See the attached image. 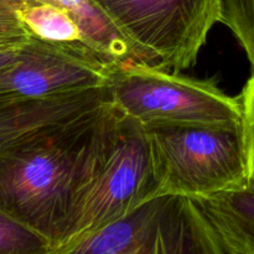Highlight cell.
I'll use <instances>...</instances> for the list:
<instances>
[{"instance_id": "1", "label": "cell", "mask_w": 254, "mask_h": 254, "mask_svg": "<svg viewBox=\"0 0 254 254\" xmlns=\"http://www.w3.org/2000/svg\"><path fill=\"white\" fill-rule=\"evenodd\" d=\"M124 114L112 103L39 127L0 150V211L55 254L74 205L113 150Z\"/></svg>"}, {"instance_id": "2", "label": "cell", "mask_w": 254, "mask_h": 254, "mask_svg": "<svg viewBox=\"0 0 254 254\" xmlns=\"http://www.w3.org/2000/svg\"><path fill=\"white\" fill-rule=\"evenodd\" d=\"M144 127L161 193L205 197L248 183L245 122Z\"/></svg>"}, {"instance_id": "3", "label": "cell", "mask_w": 254, "mask_h": 254, "mask_svg": "<svg viewBox=\"0 0 254 254\" xmlns=\"http://www.w3.org/2000/svg\"><path fill=\"white\" fill-rule=\"evenodd\" d=\"M108 89L112 103L143 126L243 123L241 97L227 96L210 79L148 64L116 66Z\"/></svg>"}, {"instance_id": "4", "label": "cell", "mask_w": 254, "mask_h": 254, "mask_svg": "<svg viewBox=\"0 0 254 254\" xmlns=\"http://www.w3.org/2000/svg\"><path fill=\"white\" fill-rule=\"evenodd\" d=\"M161 193L145 127L124 116L113 150L74 205L55 254Z\"/></svg>"}, {"instance_id": "5", "label": "cell", "mask_w": 254, "mask_h": 254, "mask_svg": "<svg viewBox=\"0 0 254 254\" xmlns=\"http://www.w3.org/2000/svg\"><path fill=\"white\" fill-rule=\"evenodd\" d=\"M61 254H221L192 198L164 192Z\"/></svg>"}, {"instance_id": "6", "label": "cell", "mask_w": 254, "mask_h": 254, "mask_svg": "<svg viewBox=\"0 0 254 254\" xmlns=\"http://www.w3.org/2000/svg\"><path fill=\"white\" fill-rule=\"evenodd\" d=\"M150 66H192L216 22L218 0H93Z\"/></svg>"}, {"instance_id": "7", "label": "cell", "mask_w": 254, "mask_h": 254, "mask_svg": "<svg viewBox=\"0 0 254 254\" xmlns=\"http://www.w3.org/2000/svg\"><path fill=\"white\" fill-rule=\"evenodd\" d=\"M116 66L91 50L30 36L0 69V97L44 99L101 88Z\"/></svg>"}, {"instance_id": "8", "label": "cell", "mask_w": 254, "mask_h": 254, "mask_svg": "<svg viewBox=\"0 0 254 254\" xmlns=\"http://www.w3.org/2000/svg\"><path fill=\"white\" fill-rule=\"evenodd\" d=\"M191 198L221 254H254V183Z\"/></svg>"}, {"instance_id": "9", "label": "cell", "mask_w": 254, "mask_h": 254, "mask_svg": "<svg viewBox=\"0 0 254 254\" xmlns=\"http://www.w3.org/2000/svg\"><path fill=\"white\" fill-rule=\"evenodd\" d=\"M108 101V86L44 99L0 97V150L39 127Z\"/></svg>"}, {"instance_id": "10", "label": "cell", "mask_w": 254, "mask_h": 254, "mask_svg": "<svg viewBox=\"0 0 254 254\" xmlns=\"http://www.w3.org/2000/svg\"><path fill=\"white\" fill-rule=\"evenodd\" d=\"M68 12L78 24L87 45L112 64H148L140 51L117 29L93 0H39Z\"/></svg>"}, {"instance_id": "11", "label": "cell", "mask_w": 254, "mask_h": 254, "mask_svg": "<svg viewBox=\"0 0 254 254\" xmlns=\"http://www.w3.org/2000/svg\"><path fill=\"white\" fill-rule=\"evenodd\" d=\"M15 6L30 36L91 50L76 20L64 10L39 0H15Z\"/></svg>"}, {"instance_id": "12", "label": "cell", "mask_w": 254, "mask_h": 254, "mask_svg": "<svg viewBox=\"0 0 254 254\" xmlns=\"http://www.w3.org/2000/svg\"><path fill=\"white\" fill-rule=\"evenodd\" d=\"M0 254H52L49 241L0 211Z\"/></svg>"}, {"instance_id": "13", "label": "cell", "mask_w": 254, "mask_h": 254, "mask_svg": "<svg viewBox=\"0 0 254 254\" xmlns=\"http://www.w3.org/2000/svg\"><path fill=\"white\" fill-rule=\"evenodd\" d=\"M218 5L220 22L240 41L254 76V0H218Z\"/></svg>"}, {"instance_id": "14", "label": "cell", "mask_w": 254, "mask_h": 254, "mask_svg": "<svg viewBox=\"0 0 254 254\" xmlns=\"http://www.w3.org/2000/svg\"><path fill=\"white\" fill-rule=\"evenodd\" d=\"M29 37L17 15L15 0H0V50L20 46Z\"/></svg>"}, {"instance_id": "15", "label": "cell", "mask_w": 254, "mask_h": 254, "mask_svg": "<svg viewBox=\"0 0 254 254\" xmlns=\"http://www.w3.org/2000/svg\"><path fill=\"white\" fill-rule=\"evenodd\" d=\"M248 155V181L254 183V76H251L241 94Z\"/></svg>"}, {"instance_id": "16", "label": "cell", "mask_w": 254, "mask_h": 254, "mask_svg": "<svg viewBox=\"0 0 254 254\" xmlns=\"http://www.w3.org/2000/svg\"><path fill=\"white\" fill-rule=\"evenodd\" d=\"M25 44V42H24ZM21 46V45H20ZM20 46L16 47H9V49H4V50H0V69L2 67H5L6 64H9L12 60L16 57L17 52H19Z\"/></svg>"}]
</instances>
